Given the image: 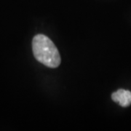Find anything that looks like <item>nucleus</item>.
I'll use <instances>...</instances> for the list:
<instances>
[{"mask_svg": "<svg viewBox=\"0 0 131 131\" xmlns=\"http://www.w3.org/2000/svg\"><path fill=\"white\" fill-rule=\"evenodd\" d=\"M32 50L35 58L47 67L57 68L61 64V56L56 46L45 35L37 34L34 37Z\"/></svg>", "mask_w": 131, "mask_h": 131, "instance_id": "f257e3e1", "label": "nucleus"}, {"mask_svg": "<svg viewBox=\"0 0 131 131\" xmlns=\"http://www.w3.org/2000/svg\"><path fill=\"white\" fill-rule=\"evenodd\" d=\"M112 98L114 102H118L122 107H127L131 104V92L119 89L117 92L113 93Z\"/></svg>", "mask_w": 131, "mask_h": 131, "instance_id": "f03ea898", "label": "nucleus"}]
</instances>
